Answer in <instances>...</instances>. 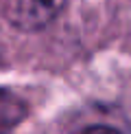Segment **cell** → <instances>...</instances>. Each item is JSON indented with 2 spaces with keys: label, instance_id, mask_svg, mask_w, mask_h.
<instances>
[{
  "label": "cell",
  "instance_id": "6da1fadb",
  "mask_svg": "<svg viewBox=\"0 0 131 134\" xmlns=\"http://www.w3.org/2000/svg\"><path fill=\"white\" fill-rule=\"evenodd\" d=\"M68 0H2V13L15 29L37 31L63 11Z\"/></svg>",
  "mask_w": 131,
  "mask_h": 134
},
{
  "label": "cell",
  "instance_id": "7a4b0ae2",
  "mask_svg": "<svg viewBox=\"0 0 131 134\" xmlns=\"http://www.w3.org/2000/svg\"><path fill=\"white\" fill-rule=\"evenodd\" d=\"M26 116V103L15 92L0 88V134H9Z\"/></svg>",
  "mask_w": 131,
  "mask_h": 134
},
{
  "label": "cell",
  "instance_id": "3957f363",
  "mask_svg": "<svg viewBox=\"0 0 131 134\" xmlns=\"http://www.w3.org/2000/svg\"><path fill=\"white\" fill-rule=\"evenodd\" d=\"M81 134H120V132L109 125H92V127H85Z\"/></svg>",
  "mask_w": 131,
  "mask_h": 134
}]
</instances>
